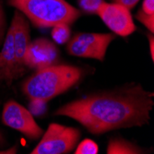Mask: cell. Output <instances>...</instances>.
<instances>
[{"mask_svg":"<svg viewBox=\"0 0 154 154\" xmlns=\"http://www.w3.org/2000/svg\"><path fill=\"white\" fill-rule=\"evenodd\" d=\"M154 94L139 84L115 91H100L72 101L54 116L72 118L90 133L101 135L112 130L143 127L149 124Z\"/></svg>","mask_w":154,"mask_h":154,"instance_id":"6da1fadb","label":"cell"},{"mask_svg":"<svg viewBox=\"0 0 154 154\" xmlns=\"http://www.w3.org/2000/svg\"><path fill=\"white\" fill-rule=\"evenodd\" d=\"M86 70L82 67L57 64L36 70L21 85L22 92L29 99H42L48 102L82 80Z\"/></svg>","mask_w":154,"mask_h":154,"instance_id":"7a4b0ae2","label":"cell"},{"mask_svg":"<svg viewBox=\"0 0 154 154\" xmlns=\"http://www.w3.org/2000/svg\"><path fill=\"white\" fill-rule=\"evenodd\" d=\"M39 29L53 28L59 23L73 24L81 16V11L66 0H8Z\"/></svg>","mask_w":154,"mask_h":154,"instance_id":"3957f363","label":"cell"},{"mask_svg":"<svg viewBox=\"0 0 154 154\" xmlns=\"http://www.w3.org/2000/svg\"><path fill=\"white\" fill-rule=\"evenodd\" d=\"M78 128L52 123L43 134L32 154H66L71 152L80 138Z\"/></svg>","mask_w":154,"mask_h":154,"instance_id":"277c9868","label":"cell"},{"mask_svg":"<svg viewBox=\"0 0 154 154\" xmlns=\"http://www.w3.org/2000/svg\"><path fill=\"white\" fill-rule=\"evenodd\" d=\"M116 39L112 33L81 32L69 39L66 52L77 57L103 61L110 44Z\"/></svg>","mask_w":154,"mask_h":154,"instance_id":"5b68a950","label":"cell"},{"mask_svg":"<svg viewBox=\"0 0 154 154\" xmlns=\"http://www.w3.org/2000/svg\"><path fill=\"white\" fill-rule=\"evenodd\" d=\"M2 122L32 140H38L44 134L43 128L35 122L29 109L13 100L7 102L3 107Z\"/></svg>","mask_w":154,"mask_h":154,"instance_id":"8992f818","label":"cell"},{"mask_svg":"<svg viewBox=\"0 0 154 154\" xmlns=\"http://www.w3.org/2000/svg\"><path fill=\"white\" fill-rule=\"evenodd\" d=\"M97 15L116 35L128 37L137 31L130 10L120 4L103 2Z\"/></svg>","mask_w":154,"mask_h":154,"instance_id":"52a82bcc","label":"cell"},{"mask_svg":"<svg viewBox=\"0 0 154 154\" xmlns=\"http://www.w3.org/2000/svg\"><path fill=\"white\" fill-rule=\"evenodd\" d=\"M60 53L54 42L47 38H37L30 42L27 47L24 65L26 67L39 70L59 64Z\"/></svg>","mask_w":154,"mask_h":154,"instance_id":"ba28073f","label":"cell"},{"mask_svg":"<svg viewBox=\"0 0 154 154\" xmlns=\"http://www.w3.org/2000/svg\"><path fill=\"white\" fill-rule=\"evenodd\" d=\"M9 28L12 30L14 54L16 61V79L21 77L26 70L24 65V57L27 47L31 42L30 23L23 14L17 10L15 11Z\"/></svg>","mask_w":154,"mask_h":154,"instance_id":"9c48e42d","label":"cell"},{"mask_svg":"<svg viewBox=\"0 0 154 154\" xmlns=\"http://www.w3.org/2000/svg\"><path fill=\"white\" fill-rule=\"evenodd\" d=\"M0 70L7 85H11L13 80L16 79V61L14 54L13 34L10 28H8L6 33L2 51L0 53Z\"/></svg>","mask_w":154,"mask_h":154,"instance_id":"30bf717a","label":"cell"},{"mask_svg":"<svg viewBox=\"0 0 154 154\" xmlns=\"http://www.w3.org/2000/svg\"><path fill=\"white\" fill-rule=\"evenodd\" d=\"M108 154H140L147 153L145 149L122 137H113L109 140L107 149Z\"/></svg>","mask_w":154,"mask_h":154,"instance_id":"8fae6325","label":"cell"},{"mask_svg":"<svg viewBox=\"0 0 154 154\" xmlns=\"http://www.w3.org/2000/svg\"><path fill=\"white\" fill-rule=\"evenodd\" d=\"M54 42L58 45H64L69 41L71 37L70 25L67 23H59L53 27L51 32Z\"/></svg>","mask_w":154,"mask_h":154,"instance_id":"7c38bea8","label":"cell"},{"mask_svg":"<svg viewBox=\"0 0 154 154\" xmlns=\"http://www.w3.org/2000/svg\"><path fill=\"white\" fill-rule=\"evenodd\" d=\"M104 0H78V5L81 13L88 15H97V11Z\"/></svg>","mask_w":154,"mask_h":154,"instance_id":"4fadbf2b","label":"cell"},{"mask_svg":"<svg viewBox=\"0 0 154 154\" xmlns=\"http://www.w3.org/2000/svg\"><path fill=\"white\" fill-rule=\"evenodd\" d=\"M99 146L90 138L82 140L75 149V154H98Z\"/></svg>","mask_w":154,"mask_h":154,"instance_id":"5bb4252c","label":"cell"},{"mask_svg":"<svg viewBox=\"0 0 154 154\" xmlns=\"http://www.w3.org/2000/svg\"><path fill=\"white\" fill-rule=\"evenodd\" d=\"M47 103L42 99H31L29 103V111L32 116H40L44 115L47 110Z\"/></svg>","mask_w":154,"mask_h":154,"instance_id":"9a60e30c","label":"cell"},{"mask_svg":"<svg viewBox=\"0 0 154 154\" xmlns=\"http://www.w3.org/2000/svg\"><path fill=\"white\" fill-rule=\"evenodd\" d=\"M135 18L140 23H142L151 33H153V32H154V15H149V14L144 13L141 9H139L137 12Z\"/></svg>","mask_w":154,"mask_h":154,"instance_id":"2e32d148","label":"cell"},{"mask_svg":"<svg viewBox=\"0 0 154 154\" xmlns=\"http://www.w3.org/2000/svg\"><path fill=\"white\" fill-rule=\"evenodd\" d=\"M6 30H7V20H6V15L5 10L3 7V3L0 0V45L3 44L5 36H6Z\"/></svg>","mask_w":154,"mask_h":154,"instance_id":"e0dca14e","label":"cell"},{"mask_svg":"<svg viewBox=\"0 0 154 154\" xmlns=\"http://www.w3.org/2000/svg\"><path fill=\"white\" fill-rule=\"evenodd\" d=\"M140 9L149 15H154V0H143Z\"/></svg>","mask_w":154,"mask_h":154,"instance_id":"ac0fdd59","label":"cell"},{"mask_svg":"<svg viewBox=\"0 0 154 154\" xmlns=\"http://www.w3.org/2000/svg\"><path fill=\"white\" fill-rule=\"evenodd\" d=\"M112 1L116 4H120L127 8H128L129 10H131L137 5V3L140 1V0H112Z\"/></svg>","mask_w":154,"mask_h":154,"instance_id":"d6986e66","label":"cell"},{"mask_svg":"<svg viewBox=\"0 0 154 154\" xmlns=\"http://www.w3.org/2000/svg\"><path fill=\"white\" fill-rule=\"evenodd\" d=\"M148 36V39H149V52H150V57H151V59L153 60L154 59V37H153V34L150 32L149 34L147 35Z\"/></svg>","mask_w":154,"mask_h":154,"instance_id":"ffe728a7","label":"cell"},{"mask_svg":"<svg viewBox=\"0 0 154 154\" xmlns=\"http://www.w3.org/2000/svg\"><path fill=\"white\" fill-rule=\"evenodd\" d=\"M18 151V148L16 147H12L11 149H6V150H0V154H15Z\"/></svg>","mask_w":154,"mask_h":154,"instance_id":"44dd1931","label":"cell"},{"mask_svg":"<svg viewBox=\"0 0 154 154\" xmlns=\"http://www.w3.org/2000/svg\"><path fill=\"white\" fill-rule=\"evenodd\" d=\"M4 143H5V139H4V137H3V135H2L1 131H0V147L3 146V145H4Z\"/></svg>","mask_w":154,"mask_h":154,"instance_id":"7402d4cb","label":"cell"},{"mask_svg":"<svg viewBox=\"0 0 154 154\" xmlns=\"http://www.w3.org/2000/svg\"><path fill=\"white\" fill-rule=\"evenodd\" d=\"M3 80H4V78H3V75H2V72H1V70H0V83H1Z\"/></svg>","mask_w":154,"mask_h":154,"instance_id":"603a6c76","label":"cell"}]
</instances>
